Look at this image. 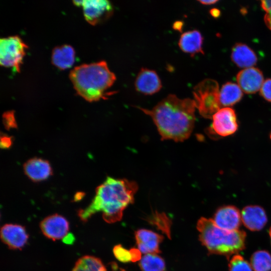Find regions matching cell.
<instances>
[{
	"mask_svg": "<svg viewBox=\"0 0 271 271\" xmlns=\"http://www.w3.org/2000/svg\"><path fill=\"white\" fill-rule=\"evenodd\" d=\"M260 94L265 100L271 102V79L263 82L260 89Z\"/></svg>",
	"mask_w": 271,
	"mask_h": 271,
	"instance_id": "obj_29",
	"label": "cell"
},
{
	"mask_svg": "<svg viewBox=\"0 0 271 271\" xmlns=\"http://www.w3.org/2000/svg\"><path fill=\"white\" fill-rule=\"evenodd\" d=\"M138 190V185L134 181L108 177L97 187L89 205L78 211V216L85 222L94 213L102 212L106 222L111 223L119 221L125 208L133 202Z\"/></svg>",
	"mask_w": 271,
	"mask_h": 271,
	"instance_id": "obj_2",
	"label": "cell"
},
{
	"mask_svg": "<svg viewBox=\"0 0 271 271\" xmlns=\"http://www.w3.org/2000/svg\"><path fill=\"white\" fill-rule=\"evenodd\" d=\"M201 4L205 5H212L218 2L216 0H204V1H198Z\"/></svg>",
	"mask_w": 271,
	"mask_h": 271,
	"instance_id": "obj_32",
	"label": "cell"
},
{
	"mask_svg": "<svg viewBox=\"0 0 271 271\" xmlns=\"http://www.w3.org/2000/svg\"><path fill=\"white\" fill-rule=\"evenodd\" d=\"M213 221L219 228L227 231L239 230L241 223L239 210L233 205H224L215 211Z\"/></svg>",
	"mask_w": 271,
	"mask_h": 271,
	"instance_id": "obj_9",
	"label": "cell"
},
{
	"mask_svg": "<svg viewBox=\"0 0 271 271\" xmlns=\"http://www.w3.org/2000/svg\"><path fill=\"white\" fill-rule=\"evenodd\" d=\"M75 60V51L70 45H63L55 47L52 51V62L62 70L72 66Z\"/></svg>",
	"mask_w": 271,
	"mask_h": 271,
	"instance_id": "obj_19",
	"label": "cell"
},
{
	"mask_svg": "<svg viewBox=\"0 0 271 271\" xmlns=\"http://www.w3.org/2000/svg\"><path fill=\"white\" fill-rule=\"evenodd\" d=\"M26 175L32 181L38 182L47 179L52 175V168L49 163L40 158L28 160L24 165Z\"/></svg>",
	"mask_w": 271,
	"mask_h": 271,
	"instance_id": "obj_16",
	"label": "cell"
},
{
	"mask_svg": "<svg viewBox=\"0 0 271 271\" xmlns=\"http://www.w3.org/2000/svg\"><path fill=\"white\" fill-rule=\"evenodd\" d=\"M12 137L6 134L1 136V147L2 149H8L12 145Z\"/></svg>",
	"mask_w": 271,
	"mask_h": 271,
	"instance_id": "obj_30",
	"label": "cell"
},
{
	"mask_svg": "<svg viewBox=\"0 0 271 271\" xmlns=\"http://www.w3.org/2000/svg\"><path fill=\"white\" fill-rule=\"evenodd\" d=\"M113 252L119 261L122 262H128L131 261V255L130 250H127L118 244L115 245L113 248Z\"/></svg>",
	"mask_w": 271,
	"mask_h": 271,
	"instance_id": "obj_26",
	"label": "cell"
},
{
	"mask_svg": "<svg viewBox=\"0 0 271 271\" xmlns=\"http://www.w3.org/2000/svg\"><path fill=\"white\" fill-rule=\"evenodd\" d=\"M231 58L238 67L246 68L252 67L257 61L254 52L247 45L240 43L232 48Z\"/></svg>",
	"mask_w": 271,
	"mask_h": 271,
	"instance_id": "obj_18",
	"label": "cell"
},
{
	"mask_svg": "<svg viewBox=\"0 0 271 271\" xmlns=\"http://www.w3.org/2000/svg\"><path fill=\"white\" fill-rule=\"evenodd\" d=\"M40 228L46 237L55 241L67 236L69 225L65 217L55 214L44 219L40 223Z\"/></svg>",
	"mask_w": 271,
	"mask_h": 271,
	"instance_id": "obj_10",
	"label": "cell"
},
{
	"mask_svg": "<svg viewBox=\"0 0 271 271\" xmlns=\"http://www.w3.org/2000/svg\"><path fill=\"white\" fill-rule=\"evenodd\" d=\"M137 91L145 95H152L162 88L161 79L157 72L143 68L138 73L134 82Z\"/></svg>",
	"mask_w": 271,
	"mask_h": 271,
	"instance_id": "obj_12",
	"label": "cell"
},
{
	"mask_svg": "<svg viewBox=\"0 0 271 271\" xmlns=\"http://www.w3.org/2000/svg\"><path fill=\"white\" fill-rule=\"evenodd\" d=\"M1 238L10 249H21L27 243L29 235L24 226L6 224L1 228Z\"/></svg>",
	"mask_w": 271,
	"mask_h": 271,
	"instance_id": "obj_11",
	"label": "cell"
},
{
	"mask_svg": "<svg viewBox=\"0 0 271 271\" xmlns=\"http://www.w3.org/2000/svg\"><path fill=\"white\" fill-rule=\"evenodd\" d=\"M212 130L221 137L234 133L238 128V123L234 110L230 107L220 109L212 116Z\"/></svg>",
	"mask_w": 271,
	"mask_h": 271,
	"instance_id": "obj_8",
	"label": "cell"
},
{
	"mask_svg": "<svg viewBox=\"0 0 271 271\" xmlns=\"http://www.w3.org/2000/svg\"><path fill=\"white\" fill-rule=\"evenodd\" d=\"M241 220L248 229L255 231L263 228L267 222L264 209L258 205H248L241 211Z\"/></svg>",
	"mask_w": 271,
	"mask_h": 271,
	"instance_id": "obj_14",
	"label": "cell"
},
{
	"mask_svg": "<svg viewBox=\"0 0 271 271\" xmlns=\"http://www.w3.org/2000/svg\"><path fill=\"white\" fill-rule=\"evenodd\" d=\"M69 77L77 93L89 102L104 98L105 91L116 80L104 61L77 66Z\"/></svg>",
	"mask_w": 271,
	"mask_h": 271,
	"instance_id": "obj_3",
	"label": "cell"
},
{
	"mask_svg": "<svg viewBox=\"0 0 271 271\" xmlns=\"http://www.w3.org/2000/svg\"><path fill=\"white\" fill-rule=\"evenodd\" d=\"M203 37L197 30H192L183 33L179 39L178 45L181 50L192 56L196 53L204 54L202 50Z\"/></svg>",
	"mask_w": 271,
	"mask_h": 271,
	"instance_id": "obj_17",
	"label": "cell"
},
{
	"mask_svg": "<svg viewBox=\"0 0 271 271\" xmlns=\"http://www.w3.org/2000/svg\"><path fill=\"white\" fill-rule=\"evenodd\" d=\"M228 271H252L251 264L240 254L234 255L229 260Z\"/></svg>",
	"mask_w": 271,
	"mask_h": 271,
	"instance_id": "obj_25",
	"label": "cell"
},
{
	"mask_svg": "<svg viewBox=\"0 0 271 271\" xmlns=\"http://www.w3.org/2000/svg\"><path fill=\"white\" fill-rule=\"evenodd\" d=\"M218 83L214 80L206 79L194 88L193 94L196 108L205 118H212L221 109Z\"/></svg>",
	"mask_w": 271,
	"mask_h": 271,
	"instance_id": "obj_5",
	"label": "cell"
},
{
	"mask_svg": "<svg viewBox=\"0 0 271 271\" xmlns=\"http://www.w3.org/2000/svg\"><path fill=\"white\" fill-rule=\"evenodd\" d=\"M121 271H125V270H123V269H122V270H121Z\"/></svg>",
	"mask_w": 271,
	"mask_h": 271,
	"instance_id": "obj_37",
	"label": "cell"
},
{
	"mask_svg": "<svg viewBox=\"0 0 271 271\" xmlns=\"http://www.w3.org/2000/svg\"><path fill=\"white\" fill-rule=\"evenodd\" d=\"M76 6H81L86 20L94 25L105 20L113 13L112 4L106 0L74 1Z\"/></svg>",
	"mask_w": 271,
	"mask_h": 271,
	"instance_id": "obj_7",
	"label": "cell"
},
{
	"mask_svg": "<svg viewBox=\"0 0 271 271\" xmlns=\"http://www.w3.org/2000/svg\"><path fill=\"white\" fill-rule=\"evenodd\" d=\"M242 96V91L238 85L227 82L222 86L220 90V103L221 106L227 107L238 102Z\"/></svg>",
	"mask_w": 271,
	"mask_h": 271,
	"instance_id": "obj_20",
	"label": "cell"
},
{
	"mask_svg": "<svg viewBox=\"0 0 271 271\" xmlns=\"http://www.w3.org/2000/svg\"><path fill=\"white\" fill-rule=\"evenodd\" d=\"M3 121L4 125L7 129L17 127V122L13 111H8L4 112L3 115Z\"/></svg>",
	"mask_w": 271,
	"mask_h": 271,
	"instance_id": "obj_27",
	"label": "cell"
},
{
	"mask_svg": "<svg viewBox=\"0 0 271 271\" xmlns=\"http://www.w3.org/2000/svg\"><path fill=\"white\" fill-rule=\"evenodd\" d=\"M270 139H271V133H270Z\"/></svg>",
	"mask_w": 271,
	"mask_h": 271,
	"instance_id": "obj_36",
	"label": "cell"
},
{
	"mask_svg": "<svg viewBox=\"0 0 271 271\" xmlns=\"http://www.w3.org/2000/svg\"><path fill=\"white\" fill-rule=\"evenodd\" d=\"M142 271H163L165 268L164 260L157 254H147L140 260Z\"/></svg>",
	"mask_w": 271,
	"mask_h": 271,
	"instance_id": "obj_23",
	"label": "cell"
},
{
	"mask_svg": "<svg viewBox=\"0 0 271 271\" xmlns=\"http://www.w3.org/2000/svg\"><path fill=\"white\" fill-rule=\"evenodd\" d=\"M236 79L241 90L246 93H254L260 90L263 83L262 72L257 68L250 67L241 70Z\"/></svg>",
	"mask_w": 271,
	"mask_h": 271,
	"instance_id": "obj_13",
	"label": "cell"
},
{
	"mask_svg": "<svg viewBox=\"0 0 271 271\" xmlns=\"http://www.w3.org/2000/svg\"><path fill=\"white\" fill-rule=\"evenodd\" d=\"M74 237L72 236V234L68 235V236L67 235L64 238V241L65 243H72L73 241Z\"/></svg>",
	"mask_w": 271,
	"mask_h": 271,
	"instance_id": "obj_33",
	"label": "cell"
},
{
	"mask_svg": "<svg viewBox=\"0 0 271 271\" xmlns=\"http://www.w3.org/2000/svg\"><path fill=\"white\" fill-rule=\"evenodd\" d=\"M84 196V193H77L76 194L74 197V200L77 201L80 200Z\"/></svg>",
	"mask_w": 271,
	"mask_h": 271,
	"instance_id": "obj_34",
	"label": "cell"
},
{
	"mask_svg": "<svg viewBox=\"0 0 271 271\" xmlns=\"http://www.w3.org/2000/svg\"><path fill=\"white\" fill-rule=\"evenodd\" d=\"M28 46L18 36L0 40V63L6 67H12L20 72L25 50Z\"/></svg>",
	"mask_w": 271,
	"mask_h": 271,
	"instance_id": "obj_6",
	"label": "cell"
},
{
	"mask_svg": "<svg viewBox=\"0 0 271 271\" xmlns=\"http://www.w3.org/2000/svg\"><path fill=\"white\" fill-rule=\"evenodd\" d=\"M261 7L265 11L264 22L267 27L271 30V1H262Z\"/></svg>",
	"mask_w": 271,
	"mask_h": 271,
	"instance_id": "obj_28",
	"label": "cell"
},
{
	"mask_svg": "<svg viewBox=\"0 0 271 271\" xmlns=\"http://www.w3.org/2000/svg\"><path fill=\"white\" fill-rule=\"evenodd\" d=\"M250 262L254 271L271 270V254L267 250L255 251L250 257Z\"/></svg>",
	"mask_w": 271,
	"mask_h": 271,
	"instance_id": "obj_22",
	"label": "cell"
},
{
	"mask_svg": "<svg viewBox=\"0 0 271 271\" xmlns=\"http://www.w3.org/2000/svg\"><path fill=\"white\" fill-rule=\"evenodd\" d=\"M269 235L270 240H271V226L270 227L269 229Z\"/></svg>",
	"mask_w": 271,
	"mask_h": 271,
	"instance_id": "obj_35",
	"label": "cell"
},
{
	"mask_svg": "<svg viewBox=\"0 0 271 271\" xmlns=\"http://www.w3.org/2000/svg\"><path fill=\"white\" fill-rule=\"evenodd\" d=\"M148 221L171 238L172 222L165 213L156 211L148 217Z\"/></svg>",
	"mask_w": 271,
	"mask_h": 271,
	"instance_id": "obj_24",
	"label": "cell"
},
{
	"mask_svg": "<svg viewBox=\"0 0 271 271\" xmlns=\"http://www.w3.org/2000/svg\"><path fill=\"white\" fill-rule=\"evenodd\" d=\"M135 238L139 249L146 254H157L161 251L159 244L163 236L147 229H139L135 233Z\"/></svg>",
	"mask_w": 271,
	"mask_h": 271,
	"instance_id": "obj_15",
	"label": "cell"
},
{
	"mask_svg": "<svg viewBox=\"0 0 271 271\" xmlns=\"http://www.w3.org/2000/svg\"><path fill=\"white\" fill-rule=\"evenodd\" d=\"M199 238L209 254L228 258L245 248L246 234L243 230L227 231L219 228L211 219L201 217L197 223Z\"/></svg>",
	"mask_w": 271,
	"mask_h": 271,
	"instance_id": "obj_4",
	"label": "cell"
},
{
	"mask_svg": "<svg viewBox=\"0 0 271 271\" xmlns=\"http://www.w3.org/2000/svg\"><path fill=\"white\" fill-rule=\"evenodd\" d=\"M129 250L131 255V261L136 262L141 259V252L139 249L132 248Z\"/></svg>",
	"mask_w": 271,
	"mask_h": 271,
	"instance_id": "obj_31",
	"label": "cell"
},
{
	"mask_svg": "<svg viewBox=\"0 0 271 271\" xmlns=\"http://www.w3.org/2000/svg\"><path fill=\"white\" fill-rule=\"evenodd\" d=\"M139 108L152 118L162 140L183 142L193 130L196 108L194 99L169 94L151 109Z\"/></svg>",
	"mask_w": 271,
	"mask_h": 271,
	"instance_id": "obj_1",
	"label": "cell"
},
{
	"mask_svg": "<svg viewBox=\"0 0 271 271\" xmlns=\"http://www.w3.org/2000/svg\"><path fill=\"white\" fill-rule=\"evenodd\" d=\"M72 271H106V269L99 258L85 255L76 261Z\"/></svg>",
	"mask_w": 271,
	"mask_h": 271,
	"instance_id": "obj_21",
	"label": "cell"
}]
</instances>
